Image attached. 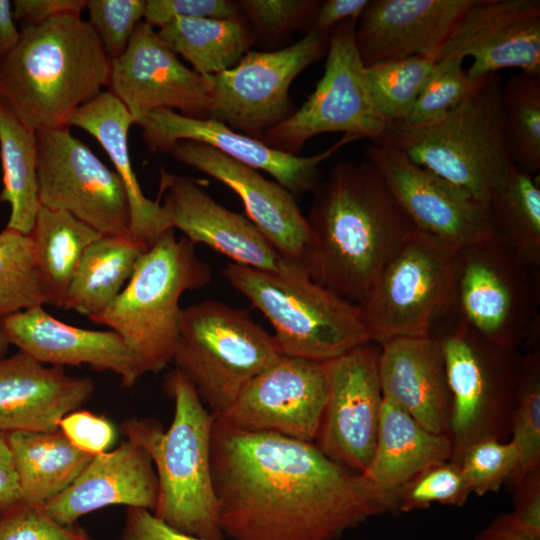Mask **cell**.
Masks as SVG:
<instances>
[{
	"label": "cell",
	"mask_w": 540,
	"mask_h": 540,
	"mask_svg": "<svg viewBox=\"0 0 540 540\" xmlns=\"http://www.w3.org/2000/svg\"><path fill=\"white\" fill-rule=\"evenodd\" d=\"M211 470L230 540H337L396 513L394 492L328 458L314 442L214 421Z\"/></svg>",
	"instance_id": "6da1fadb"
},
{
	"label": "cell",
	"mask_w": 540,
	"mask_h": 540,
	"mask_svg": "<svg viewBox=\"0 0 540 540\" xmlns=\"http://www.w3.org/2000/svg\"><path fill=\"white\" fill-rule=\"evenodd\" d=\"M312 194L309 277L360 305L417 229L366 158L336 163Z\"/></svg>",
	"instance_id": "7a4b0ae2"
},
{
	"label": "cell",
	"mask_w": 540,
	"mask_h": 540,
	"mask_svg": "<svg viewBox=\"0 0 540 540\" xmlns=\"http://www.w3.org/2000/svg\"><path fill=\"white\" fill-rule=\"evenodd\" d=\"M111 60L81 14L25 26L0 60V96L31 130L67 128L71 115L108 86Z\"/></svg>",
	"instance_id": "3957f363"
},
{
	"label": "cell",
	"mask_w": 540,
	"mask_h": 540,
	"mask_svg": "<svg viewBox=\"0 0 540 540\" xmlns=\"http://www.w3.org/2000/svg\"><path fill=\"white\" fill-rule=\"evenodd\" d=\"M166 390L174 399L167 430L151 418L122 423L125 437L151 457L158 479L153 514L171 527L205 540H224L211 470V439L215 417L193 384L178 369L168 376Z\"/></svg>",
	"instance_id": "277c9868"
},
{
	"label": "cell",
	"mask_w": 540,
	"mask_h": 540,
	"mask_svg": "<svg viewBox=\"0 0 540 540\" xmlns=\"http://www.w3.org/2000/svg\"><path fill=\"white\" fill-rule=\"evenodd\" d=\"M499 73L474 82L442 118L421 126L388 125L380 144L487 204L513 165L507 151Z\"/></svg>",
	"instance_id": "5b68a950"
},
{
	"label": "cell",
	"mask_w": 540,
	"mask_h": 540,
	"mask_svg": "<svg viewBox=\"0 0 540 540\" xmlns=\"http://www.w3.org/2000/svg\"><path fill=\"white\" fill-rule=\"evenodd\" d=\"M185 236L165 231L135 265L116 299L93 322L117 332L135 356L142 374H157L173 362L184 292L209 284L210 266Z\"/></svg>",
	"instance_id": "8992f818"
},
{
	"label": "cell",
	"mask_w": 540,
	"mask_h": 540,
	"mask_svg": "<svg viewBox=\"0 0 540 540\" xmlns=\"http://www.w3.org/2000/svg\"><path fill=\"white\" fill-rule=\"evenodd\" d=\"M282 355L274 336L244 309L213 299L182 309L173 362L214 417Z\"/></svg>",
	"instance_id": "52a82bcc"
},
{
	"label": "cell",
	"mask_w": 540,
	"mask_h": 540,
	"mask_svg": "<svg viewBox=\"0 0 540 540\" xmlns=\"http://www.w3.org/2000/svg\"><path fill=\"white\" fill-rule=\"evenodd\" d=\"M269 321L285 356L326 362L369 341L359 306L315 283L233 262L221 271Z\"/></svg>",
	"instance_id": "ba28073f"
},
{
	"label": "cell",
	"mask_w": 540,
	"mask_h": 540,
	"mask_svg": "<svg viewBox=\"0 0 540 540\" xmlns=\"http://www.w3.org/2000/svg\"><path fill=\"white\" fill-rule=\"evenodd\" d=\"M440 344L451 396L448 438L457 461L473 442L510 433L522 355L479 336L454 313L432 334Z\"/></svg>",
	"instance_id": "9c48e42d"
},
{
	"label": "cell",
	"mask_w": 540,
	"mask_h": 540,
	"mask_svg": "<svg viewBox=\"0 0 540 540\" xmlns=\"http://www.w3.org/2000/svg\"><path fill=\"white\" fill-rule=\"evenodd\" d=\"M458 252L418 230L407 239L358 305L370 342L434 333L454 308Z\"/></svg>",
	"instance_id": "30bf717a"
},
{
	"label": "cell",
	"mask_w": 540,
	"mask_h": 540,
	"mask_svg": "<svg viewBox=\"0 0 540 540\" xmlns=\"http://www.w3.org/2000/svg\"><path fill=\"white\" fill-rule=\"evenodd\" d=\"M495 232L458 252L454 313L487 341L518 349L535 332L533 271Z\"/></svg>",
	"instance_id": "8fae6325"
},
{
	"label": "cell",
	"mask_w": 540,
	"mask_h": 540,
	"mask_svg": "<svg viewBox=\"0 0 540 540\" xmlns=\"http://www.w3.org/2000/svg\"><path fill=\"white\" fill-rule=\"evenodd\" d=\"M356 21L337 25L330 33L324 73L303 105L260 139L268 146L298 155L312 137L342 132L378 143L387 123L369 94L365 65L355 43Z\"/></svg>",
	"instance_id": "7c38bea8"
},
{
	"label": "cell",
	"mask_w": 540,
	"mask_h": 540,
	"mask_svg": "<svg viewBox=\"0 0 540 540\" xmlns=\"http://www.w3.org/2000/svg\"><path fill=\"white\" fill-rule=\"evenodd\" d=\"M330 33L309 30L293 44L272 51L250 50L232 68L204 75L210 89V117L261 139L296 110L289 95L291 83L326 53Z\"/></svg>",
	"instance_id": "4fadbf2b"
},
{
	"label": "cell",
	"mask_w": 540,
	"mask_h": 540,
	"mask_svg": "<svg viewBox=\"0 0 540 540\" xmlns=\"http://www.w3.org/2000/svg\"><path fill=\"white\" fill-rule=\"evenodd\" d=\"M41 206L68 212L104 236L130 239L125 189L69 127L36 132Z\"/></svg>",
	"instance_id": "5bb4252c"
},
{
	"label": "cell",
	"mask_w": 540,
	"mask_h": 540,
	"mask_svg": "<svg viewBox=\"0 0 540 540\" xmlns=\"http://www.w3.org/2000/svg\"><path fill=\"white\" fill-rule=\"evenodd\" d=\"M327 396L326 362L282 355L255 376L215 422L315 442Z\"/></svg>",
	"instance_id": "9a60e30c"
},
{
	"label": "cell",
	"mask_w": 540,
	"mask_h": 540,
	"mask_svg": "<svg viewBox=\"0 0 540 540\" xmlns=\"http://www.w3.org/2000/svg\"><path fill=\"white\" fill-rule=\"evenodd\" d=\"M380 346L365 342L326 361L328 396L316 446L332 461L362 474L374 454L383 395Z\"/></svg>",
	"instance_id": "2e32d148"
},
{
	"label": "cell",
	"mask_w": 540,
	"mask_h": 540,
	"mask_svg": "<svg viewBox=\"0 0 540 540\" xmlns=\"http://www.w3.org/2000/svg\"><path fill=\"white\" fill-rule=\"evenodd\" d=\"M366 159L418 231L457 251L495 232L486 204L414 163L400 150L371 143Z\"/></svg>",
	"instance_id": "e0dca14e"
},
{
	"label": "cell",
	"mask_w": 540,
	"mask_h": 540,
	"mask_svg": "<svg viewBox=\"0 0 540 540\" xmlns=\"http://www.w3.org/2000/svg\"><path fill=\"white\" fill-rule=\"evenodd\" d=\"M108 87L134 125L162 109L191 118L210 117L206 76L186 67L144 20L136 26L125 52L111 60Z\"/></svg>",
	"instance_id": "ac0fdd59"
},
{
	"label": "cell",
	"mask_w": 540,
	"mask_h": 540,
	"mask_svg": "<svg viewBox=\"0 0 540 540\" xmlns=\"http://www.w3.org/2000/svg\"><path fill=\"white\" fill-rule=\"evenodd\" d=\"M160 202L172 229L202 243L233 263L286 278L309 275L304 265L283 257L244 215L231 211L190 177L161 170Z\"/></svg>",
	"instance_id": "d6986e66"
},
{
	"label": "cell",
	"mask_w": 540,
	"mask_h": 540,
	"mask_svg": "<svg viewBox=\"0 0 540 540\" xmlns=\"http://www.w3.org/2000/svg\"><path fill=\"white\" fill-rule=\"evenodd\" d=\"M466 57L473 82L503 69L540 76V1L474 0L438 60Z\"/></svg>",
	"instance_id": "ffe728a7"
},
{
	"label": "cell",
	"mask_w": 540,
	"mask_h": 540,
	"mask_svg": "<svg viewBox=\"0 0 540 540\" xmlns=\"http://www.w3.org/2000/svg\"><path fill=\"white\" fill-rule=\"evenodd\" d=\"M137 126L142 129L143 142L154 153H169L171 147L182 140L201 142L244 165L270 174L294 196L313 193L321 180L320 164L346 144L358 140L353 135L344 134L320 153L299 156L274 149L260 139L232 130L213 117L191 118L162 109L148 114Z\"/></svg>",
	"instance_id": "44dd1931"
},
{
	"label": "cell",
	"mask_w": 540,
	"mask_h": 540,
	"mask_svg": "<svg viewBox=\"0 0 540 540\" xmlns=\"http://www.w3.org/2000/svg\"><path fill=\"white\" fill-rule=\"evenodd\" d=\"M169 153L180 163L234 191L247 218L272 246L286 259L305 266L311 231L292 193L276 181L266 179L258 170L201 142L178 141Z\"/></svg>",
	"instance_id": "7402d4cb"
},
{
	"label": "cell",
	"mask_w": 540,
	"mask_h": 540,
	"mask_svg": "<svg viewBox=\"0 0 540 540\" xmlns=\"http://www.w3.org/2000/svg\"><path fill=\"white\" fill-rule=\"evenodd\" d=\"M474 0H372L355 26L365 67L422 56L437 61Z\"/></svg>",
	"instance_id": "603a6c76"
},
{
	"label": "cell",
	"mask_w": 540,
	"mask_h": 540,
	"mask_svg": "<svg viewBox=\"0 0 540 540\" xmlns=\"http://www.w3.org/2000/svg\"><path fill=\"white\" fill-rule=\"evenodd\" d=\"M9 344L42 364L62 367L89 365L110 371L126 388L143 375L124 339L115 331L78 328L57 320L43 306H35L0 319Z\"/></svg>",
	"instance_id": "cb8c5ba5"
},
{
	"label": "cell",
	"mask_w": 540,
	"mask_h": 540,
	"mask_svg": "<svg viewBox=\"0 0 540 540\" xmlns=\"http://www.w3.org/2000/svg\"><path fill=\"white\" fill-rule=\"evenodd\" d=\"M157 497L151 457L126 438L115 449L94 455L72 484L43 506L60 524L74 526L80 517L112 505L153 511Z\"/></svg>",
	"instance_id": "d4e9b609"
},
{
	"label": "cell",
	"mask_w": 540,
	"mask_h": 540,
	"mask_svg": "<svg viewBox=\"0 0 540 540\" xmlns=\"http://www.w3.org/2000/svg\"><path fill=\"white\" fill-rule=\"evenodd\" d=\"M93 381L19 352L0 359V431L50 432L94 393Z\"/></svg>",
	"instance_id": "484cf974"
},
{
	"label": "cell",
	"mask_w": 540,
	"mask_h": 540,
	"mask_svg": "<svg viewBox=\"0 0 540 540\" xmlns=\"http://www.w3.org/2000/svg\"><path fill=\"white\" fill-rule=\"evenodd\" d=\"M379 346L383 398L426 430L447 435L451 396L437 338L433 335L401 337Z\"/></svg>",
	"instance_id": "4316f807"
},
{
	"label": "cell",
	"mask_w": 540,
	"mask_h": 540,
	"mask_svg": "<svg viewBox=\"0 0 540 540\" xmlns=\"http://www.w3.org/2000/svg\"><path fill=\"white\" fill-rule=\"evenodd\" d=\"M132 125L130 113L109 90L78 108L68 121L69 127H79L93 136L108 154L127 195L130 238L145 252L172 228L160 202L144 195L133 171L128 149Z\"/></svg>",
	"instance_id": "83f0119b"
},
{
	"label": "cell",
	"mask_w": 540,
	"mask_h": 540,
	"mask_svg": "<svg viewBox=\"0 0 540 540\" xmlns=\"http://www.w3.org/2000/svg\"><path fill=\"white\" fill-rule=\"evenodd\" d=\"M451 457L447 435L426 430L383 398L374 454L362 475L378 487L394 492L423 469Z\"/></svg>",
	"instance_id": "f1b7e54d"
},
{
	"label": "cell",
	"mask_w": 540,
	"mask_h": 540,
	"mask_svg": "<svg viewBox=\"0 0 540 540\" xmlns=\"http://www.w3.org/2000/svg\"><path fill=\"white\" fill-rule=\"evenodd\" d=\"M6 437L22 502L31 505H44L61 494L93 457L75 447L59 429L8 432Z\"/></svg>",
	"instance_id": "f546056e"
},
{
	"label": "cell",
	"mask_w": 540,
	"mask_h": 540,
	"mask_svg": "<svg viewBox=\"0 0 540 540\" xmlns=\"http://www.w3.org/2000/svg\"><path fill=\"white\" fill-rule=\"evenodd\" d=\"M157 33L201 75L232 68L257 42L242 15L222 19L176 17Z\"/></svg>",
	"instance_id": "4dcf8cb0"
},
{
	"label": "cell",
	"mask_w": 540,
	"mask_h": 540,
	"mask_svg": "<svg viewBox=\"0 0 540 540\" xmlns=\"http://www.w3.org/2000/svg\"><path fill=\"white\" fill-rule=\"evenodd\" d=\"M101 236L68 212L40 205L30 237L46 304L62 308L84 252Z\"/></svg>",
	"instance_id": "1f68e13d"
},
{
	"label": "cell",
	"mask_w": 540,
	"mask_h": 540,
	"mask_svg": "<svg viewBox=\"0 0 540 540\" xmlns=\"http://www.w3.org/2000/svg\"><path fill=\"white\" fill-rule=\"evenodd\" d=\"M0 203L10 205L7 228L30 235L40 208L36 132L0 96Z\"/></svg>",
	"instance_id": "d6a6232c"
},
{
	"label": "cell",
	"mask_w": 540,
	"mask_h": 540,
	"mask_svg": "<svg viewBox=\"0 0 540 540\" xmlns=\"http://www.w3.org/2000/svg\"><path fill=\"white\" fill-rule=\"evenodd\" d=\"M144 251L132 240L102 235L84 252L62 308L90 319L121 293Z\"/></svg>",
	"instance_id": "836d02e7"
},
{
	"label": "cell",
	"mask_w": 540,
	"mask_h": 540,
	"mask_svg": "<svg viewBox=\"0 0 540 540\" xmlns=\"http://www.w3.org/2000/svg\"><path fill=\"white\" fill-rule=\"evenodd\" d=\"M496 234L532 268L540 265V187L514 164L487 201Z\"/></svg>",
	"instance_id": "e575fe53"
},
{
	"label": "cell",
	"mask_w": 540,
	"mask_h": 540,
	"mask_svg": "<svg viewBox=\"0 0 540 540\" xmlns=\"http://www.w3.org/2000/svg\"><path fill=\"white\" fill-rule=\"evenodd\" d=\"M508 155L518 168L540 171V76L512 75L501 89Z\"/></svg>",
	"instance_id": "d590c367"
},
{
	"label": "cell",
	"mask_w": 540,
	"mask_h": 540,
	"mask_svg": "<svg viewBox=\"0 0 540 540\" xmlns=\"http://www.w3.org/2000/svg\"><path fill=\"white\" fill-rule=\"evenodd\" d=\"M435 64V60L416 55L365 68L370 97L387 125L407 116Z\"/></svg>",
	"instance_id": "8d00e7d4"
},
{
	"label": "cell",
	"mask_w": 540,
	"mask_h": 540,
	"mask_svg": "<svg viewBox=\"0 0 540 540\" xmlns=\"http://www.w3.org/2000/svg\"><path fill=\"white\" fill-rule=\"evenodd\" d=\"M46 304L30 235L0 233V319Z\"/></svg>",
	"instance_id": "74e56055"
},
{
	"label": "cell",
	"mask_w": 540,
	"mask_h": 540,
	"mask_svg": "<svg viewBox=\"0 0 540 540\" xmlns=\"http://www.w3.org/2000/svg\"><path fill=\"white\" fill-rule=\"evenodd\" d=\"M510 433L519 451L518 469L509 484L540 469V352L522 356Z\"/></svg>",
	"instance_id": "f35d334b"
},
{
	"label": "cell",
	"mask_w": 540,
	"mask_h": 540,
	"mask_svg": "<svg viewBox=\"0 0 540 540\" xmlns=\"http://www.w3.org/2000/svg\"><path fill=\"white\" fill-rule=\"evenodd\" d=\"M321 1L317 0H239L235 4L250 25L256 41L267 49L283 48L292 34L308 32Z\"/></svg>",
	"instance_id": "ab89813d"
},
{
	"label": "cell",
	"mask_w": 540,
	"mask_h": 540,
	"mask_svg": "<svg viewBox=\"0 0 540 540\" xmlns=\"http://www.w3.org/2000/svg\"><path fill=\"white\" fill-rule=\"evenodd\" d=\"M460 465L449 459L431 465L394 491L396 513H409L432 504L463 506L471 494Z\"/></svg>",
	"instance_id": "60d3db41"
},
{
	"label": "cell",
	"mask_w": 540,
	"mask_h": 540,
	"mask_svg": "<svg viewBox=\"0 0 540 540\" xmlns=\"http://www.w3.org/2000/svg\"><path fill=\"white\" fill-rule=\"evenodd\" d=\"M462 59L436 61L434 70L407 116L399 123L421 126L434 122L458 105L474 82L469 78Z\"/></svg>",
	"instance_id": "b9f144b4"
},
{
	"label": "cell",
	"mask_w": 540,
	"mask_h": 540,
	"mask_svg": "<svg viewBox=\"0 0 540 540\" xmlns=\"http://www.w3.org/2000/svg\"><path fill=\"white\" fill-rule=\"evenodd\" d=\"M456 462L471 492L484 496L511 481L518 469L519 451L512 439L487 437L470 444Z\"/></svg>",
	"instance_id": "7bdbcfd3"
},
{
	"label": "cell",
	"mask_w": 540,
	"mask_h": 540,
	"mask_svg": "<svg viewBox=\"0 0 540 540\" xmlns=\"http://www.w3.org/2000/svg\"><path fill=\"white\" fill-rule=\"evenodd\" d=\"M89 24L110 60L126 50L132 34L142 21L144 0H87Z\"/></svg>",
	"instance_id": "ee69618b"
},
{
	"label": "cell",
	"mask_w": 540,
	"mask_h": 540,
	"mask_svg": "<svg viewBox=\"0 0 540 540\" xmlns=\"http://www.w3.org/2000/svg\"><path fill=\"white\" fill-rule=\"evenodd\" d=\"M0 540H93L82 528L53 519L43 505L20 502L0 513Z\"/></svg>",
	"instance_id": "f6af8a7d"
},
{
	"label": "cell",
	"mask_w": 540,
	"mask_h": 540,
	"mask_svg": "<svg viewBox=\"0 0 540 540\" xmlns=\"http://www.w3.org/2000/svg\"><path fill=\"white\" fill-rule=\"evenodd\" d=\"M59 430L75 447L93 456L108 451L116 438L115 427L109 419L81 409L64 416Z\"/></svg>",
	"instance_id": "bcb514c9"
},
{
	"label": "cell",
	"mask_w": 540,
	"mask_h": 540,
	"mask_svg": "<svg viewBox=\"0 0 540 540\" xmlns=\"http://www.w3.org/2000/svg\"><path fill=\"white\" fill-rule=\"evenodd\" d=\"M241 15L230 0H147L143 20L152 27H162L176 17L231 18Z\"/></svg>",
	"instance_id": "7dc6e473"
},
{
	"label": "cell",
	"mask_w": 540,
	"mask_h": 540,
	"mask_svg": "<svg viewBox=\"0 0 540 540\" xmlns=\"http://www.w3.org/2000/svg\"><path fill=\"white\" fill-rule=\"evenodd\" d=\"M513 510L504 514L517 531L540 540V469L511 483Z\"/></svg>",
	"instance_id": "c3c4849f"
},
{
	"label": "cell",
	"mask_w": 540,
	"mask_h": 540,
	"mask_svg": "<svg viewBox=\"0 0 540 540\" xmlns=\"http://www.w3.org/2000/svg\"><path fill=\"white\" fill-rule=\"evenodd\" d=\"M114 540H205L179 531L157 518L152 511L127 507L124 525Z\"/></svg>",
	"instance_id": "681fc988"
},
{
	"label": "cell",
	"mask_w": 540,
	"mask_h": 540,
	"mask_svg": "<svg viewBox=\"0 0 540 540\" xmlns=\"http://www.w3.org/2000/svg\"><path fill=\"white\" fill-rule=\"evenodd\" d=\"M15 21L25 26H39L63 14H81L87 0H14Z\"/></svg>",
	"instance_id": "f907efd6"
},
{
	"label": "cell",
	"mask_w": 540,
	"mask_h": 540,
	"mask_svg": "<svg viewBox=\"0 0 540 540\" xmlns=\"http://www.w3.org/2000/svg\"><path fill=\"white\" fill-rule=\"evenodd\" d=\"M370 0H326L320 2L310 30L330 33L337 25L360 18Z\"/></svg>",
	"instance_id": "816d5d0a"
},
{
	"label": "cell",
	"mask_w": 540,
	"mask_h": 540,
	"mask_svg": "<svg viewBox=\"0 0 540 540\" xmlns=\"http://www.w3.org/2000/svg\"><path fill=\"white\" fill-rule=\"evenodd\" d=\"M22 502L13 455L6 437L0 431V513Z\"/></svg>",
	"instance_id": "f5cc1de1"
},
{
	"label": "cell",
	"mask_w": 540,
	"mask_h": 540,
	"mask_svg": "<svg viewBox=\"0 0 540 540\" xmlns=\"http://www.w3.org/2000/svg\"><path fill=\"white\" fill-rule=\"evenodd\" d=\"M20 31L15 24L13 4L9 0H0V60L16 46Z\"/></svg>",
	"instance_id": "db71d44e"
},
{
	"label": "cell",
	"mask_w": 540,
	"mask_h": 540,
	"mask_svg": "<svg viewBox=\"0 0 540 540\" xmlns=\"http://www.w3.org/2000/svg\"><path fill=\"white\" fill-rule=\"evenodd\" d=\"M472 540H536L514 529L504 514L495 518L489 526L481 530Z\"/></svg>",
	"instance_id": "11a10c76"
},
{
	"label": "cell",
	"mask_w": 540,
	"mask_h": 540,
	"mask_svg": "<svg viewBox=\"0 0 540 540\" xmlns=\"http://www.w3.org/2000/svg\"><path fill=\"white\" fill-rule=\"evenodd\" d=\"M9 343L4 336V334L0 330V359L3 358L8 350Z\"/></svg>",
	"instance_id": "9f6ffc18"
}]
</instances>
